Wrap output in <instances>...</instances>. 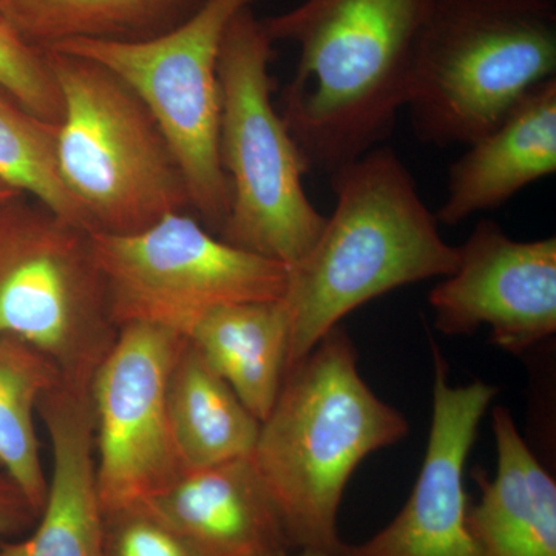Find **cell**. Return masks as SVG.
Instances as JSON below:
<instances>
[{"label": "cell", "instance_id": "obj_1", "mask_svg": "<svg viewBox=\"0 0 556 556\" xmlns=\"http://www.w3.org/2000/svg\"><path fill=\"white\" fill-rule=\"evenodd\" d=\"M431 0H305L262 20L298 46L281 118L309 172L331 177L382 146L407 105L417 36Z\"/></svg>", "mask_w": 556, "mask_h": 556}, {"label": "cell", "instance_id": "obj_2", "mask_svg": "<svg viewBox=\"0 0 556 556\" xmlns=\"http://www.w3.org/2000/svg\"><path fill=\"white\" fill-rule=\"evenodd\" d=\"M329 178L334 211L289 268L287 371L348 314L394 289L447 277L459 263V247L442 239L437 214L393 149L378 146Z\"/></svg>", "mask_w": 556, "mask_h": 556}, {"label": "cell", "instance_id": "obj_3", "mask_svg": "<svg viewBox=\"0 0 556 556\" xmlns=\"http://www.w3.org/2000/svg\"><path fill=\"white\" fill-rule=\"evenodd\" d=\"M357 351L336 327L289 368L260 426L252 460L292 547L336 556L343 493L362 460L407 437V417L368 387Z\"/></svg>", "mask_w": 556, "mask_h": 556}, {"label": "cell", "instance_id": "obj_4", "mask_svg": "<svg viewBox=\"0 0 556 556\" xmlns=\"http://www.w3.org/2000/svg\"><path fill=\"white\" fill-rule=\"evenodd\" d=\"M555 78V0H431L405 109L420 141L466 148Z\"/></svg>", "mask_w": 556, "mask_h": 556}, {"label": "cell", "instance_id": "obj_5", "mask_svg": "<svg viewBox=\"0 0 556 556\" xmlns=\"http://www.w3.org/2000/svg\"><path fill=\"white\" fill-rule=\"evenodd\" d=\"M274 42L254 7L230 21L218 58V152L229 212L218 237L262 257L298 265L327 217L303 188L308 164L273 100Z\"/></svg>", "mask_w": 556, "mask_h": 556}, {"label": "cell", "instance_id": "obj_6", "mask_svg": "<svg viewBox=\"0 0 556 556\" xmlns=\"http://www.w3.org/2000/svg\"><path fill=\"white\" fill-rule=\"evenodd\" d=\"M46 51L64 101L58 174L91 232L130 236L192 212L177 156L137 91L98 62Z\"/></svg>", "mask_w": 556, "mask_h": 556}, {"label": "cell", "instance_id": "obj_7", "mask_svg": "<svg viewBox=\"0 0 556 556\" xmlns=\"http://www.w3.org/2000/svg\"><path fill=\"white\" fill-rule=\"evenodd\" d=\"M93 233L16 193L0 203V336L42 354L62 383L90 391L119 334Z\"/></svg>", "mask_w": 556, "mask_h": 556}, {"label": "cell", "instance_id": "obj_8", "mask_svg": "<svg viewBox=\"0 0 556 556\" xmlns=\"http://www.w3.org/2000/svg\"><path fill=\"white\" fill-rule=\"evenodd\" d=\"M260 0H204L174 30L139 42L70 40L49 50L112 70L144 101L166 135L188 186L190 207L218 236L229 212L219 163L218 58L230 21Z\"/></svg>", "mask_w": 556, "mask_h": 556}, {"label": "cell", "instance_id": "obj_9", "mask_svg": "<svg viewBox=\"0 0 556 556\" xmlns=\"http://www.w3.org/2000/svg\"><path fill=\"white\" fill-rule=\"evenodd\" d=\"M119 327L149 321L182 336L214 306L281 299L289 268L232 247L190 215L177 212L130 233H93Z\"/></svg>", "mask_w": 556, "mask_h": 556}, {"label": "cell", "instance_id": "obj_10", "mask_svg": "<svg viewBox=\"0 0 556 556\" xmlns=\"http://www.w3.org/2000/svg\"><path fill=\"white\" fill-rule=\"evenodd\" d=\"M185 336L149 321L119 328L91 382L102 514L144 503L182 473L167 413V382Z\"/></svg>", "mask_w": 556, "mask_h": 556}, {"label": "cell", "instance_id": "obj_11", "mask_svg": "<svg viewBox=\"0 0 556 556\" xmlns=\"http://www.w3.org/2000/svg\"><path fill=\"white\" fill-rule=\"evenodd\" d=\"M448 338L490 329V342L526 353L556 332V239L518 241L481 219L459 247L455 273L428 295Z\"/></svg>", "mask_w": 556, "mask_h": 556}, {"label": "cell", "instance_id": "obj_12", "mask_svg": "<svg viewBox=\"0 0 556 556\" xmlns=\"http://www.w3.org/2000/svg\"><path fill=\"white\" fill-rule=\"evenodd\" d=\"M431 351L433 416L412 495L390 525L364 543H343L336 556H481L467 522L464 473L497 387L481 379L452 386L437 343Z\"/></svg>", "mask_w": 556, "mask_h": 556}, {"label": "cell", "instance_id": "obj_13", "mask_svg": "<svg viewBox=\"0 0 556 556\" xmlns=\"http://www.w3.org/2000/svg\"><path fill=\"white\" fill-rule=\"evenodd\" d=\"M53 468L31 535L0 543V556H105L90 391L65 383L40 397Z\"/></svg>", "mask_w": 556, "mask_h": 556}, {"label": "cell", "instance_id": "obj_14", "mask_svg": "<svg viewBox=\"0 0 556 556\" xmlns=\"http://www.w3.org/2000/svg\"><path fill=\"white\" fill-rule=\"evenodd\" d=\"M144 504L204 556H288L294 548L251 456L186 471Z\"/></svg>", "mask_w": 556, "mask_h": 556}, {"label": "cell", "instance_id": "obj_15", "mask_svg": "<svg viewBox=\"0 0 556 556\" xmlns=\"http://www.w3.org/2000/svg\"><path fill=\"white\" fill-rule=\"evenodd\" d=\"M450 166L447 190L434 214L457 226L493 211L556 170V78L527 94L495 129L466 146Z\"/></svg>", "mask_w": 556, "mask_h": 556}, {"label": "cell", "instance_id": "obj_16", "mask_svg": "<svg viewBox=\"0 0 556 556\" xmlns=\"http://www.w3.org/2000/svg\"><path fill=\"white\" fill-rule=\"evenodd\" d=\"M495 478L475 473L481 500L467 522L481 556H556V482L519 433L506 407L492 412Z\"/></svg>", "mask_w": 556, "mask_h": 556}, {"label": "cell", "instance_id": "obj_17", "mask_svg": "<svg viewBox=\"0 0 556 556\" xmlns=\"http://www.w3.org/2000/svg\"><path fill=\"white\" fill-rule=\"evenodd\" d=\"M182 336L263 422L287 371L289 316L283 298L214 306L193 318Z\"/></svg>", "mask_w": 556, "mask_h": 556}, {"label": "cell", "instance_id": "obj_18", "mask_svg": "<svg viewBox=\"0 0 556 556\" xmlns=\"http://www.w3.org/2000/svg\"><path fill=\"white\" fill-rule=\"evenodd\" d=\"M167 413L186 471L251 456L257 444L262 422L188 339L167 382Z\"/></svg>", "mask_w": 556, "mask_h": 556}, {"label": "cell", "instance_id": "obj_19", "mask_svg": "<svg viewBox=\"0 0 556 556\" xmlns=\"http://www.w3.org/2000/svg\"><path fill=\"white\" fill-rule=\"evenodd\" d=\"M204 0H0V17L25 42L49 50L70 40L139 42L174 30Z\"/></svg>", "mask_w": 556, "mask_h": 556}, {"label": "cell", "instance_id": "obj_20", "mask_svg": "<svg viewBox=\"0 0 556 556\" xmlns=\"http://www.w3.org/2000/svg\"><path fill=\"white\" fill-rule=\"evenodd\" d=\"M61 382L60 372L42 354L0 336V467L38 514L49 479L40 460L35 415L40 397Z\"/></svg>", "mask_w": 556, "mask_h": 556}, {"label": "cell", "instance_id": "obj_21", "mask_svg": "<svg viewBox=\"0 0 556 556\" xmlns=\"http://www.w3.org/2000/svg\"><path fill=\"white\" fill-rule=\"evenodd\" d=\"M58 130L60 126L33 115L0 87V181L91 232L86 214L58 174Z\"/></svg>", "mask_w": 556, "mask_h": 556}, {"label": "cell", "instance_id": "obj_22", "mask_svg": "<svg viewBox=\"0 0 556 556\" xmlns=\"http://www.w3.org/2000/svg\"><path fill=\"white\" fill-rule=\"evenodd\" d=\"M0 87L28 112L60 126L64 101L46 50L36 49L0 17Z\"/></svg>", "mask_w": 556, "mask_h": 556}, {"label": "cell", "instance_id": "obj_23", "mask_svg": "<svg viewBox=\"0 0 556 556\" xmlns=\"http://www.w3.org/2000/svg\"><path fill=\"white\" fill-rule=\"evenodd\" d=\"M105 556H204L148 504L104 515Z\"/></svg>", "mask_w": 556, "mask_h": 556}, {"label": "cell", "instance_id": "obj_24", "mask_svg": "<svg viewBox=\"0 0 556 556\" xmlns=\"http://www.w3.org/2000/svg\"><path fill=\"white\" fill-rule=\"evenodd\" d=\"M38 518L24 490L0 468V536L20 535L31 529Z\"/></svg>", "mask_w": 556, "mask_h": 556}, {"label": "cell", "instance_id": "obj_25", "mask_svg": "<svg viewBox=\"0 0 556 556\" xmlns=\"http://www.w3.org/2000/svg\"><path fill=\"white\" fill-rule=\"evenodd\" d=\"M16 193H21V190L11 188V186L5 185V182L0 181V203L2 201L11 199V197L16 195Z\"/></svg>", "mask_w": 556, "mask_h": 556}, {"label": "cell", "instance_id": "obj_26", "mask_svg": "<svg viewBox=\"0 0 556 556\" xmlns=\"http://www.w3.org/2000/svg\"><path fill=\"white\" fill-rule=\"evenodd\" d=\"M299 556H327V555L316 554V552H309V551H300Z\"/></svg>", "mask_w": 556, "mask_h": 556}, {"label": "cell", "instance_id": "obj_27", "mask_svg": "<svg viewBox=\"0 0 556 556\" xmlns=\"http://www.w3.org/2000/svg\"><path fill=\"white\" fill-rule=\"evenodd\" d=\"M0 468H2V467H0Z\"/></svg>", "mask_w": 556, "mask_h": 556}]
</instances>
